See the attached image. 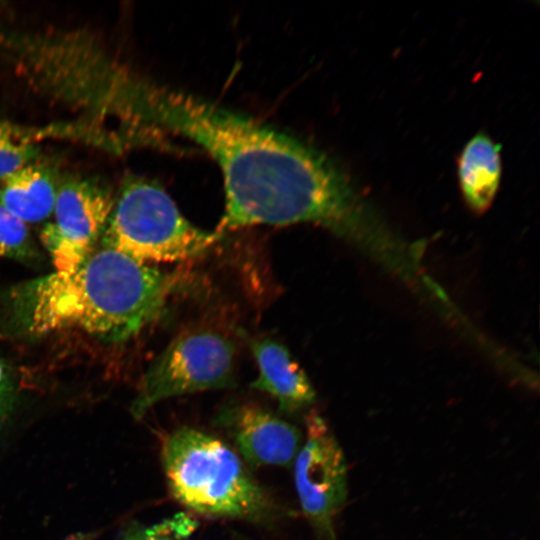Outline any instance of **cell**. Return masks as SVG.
Masks as SVG:
<instances>
[{
	"label": "cell",
	"mask_w": 540,
	"mask_h": 540,
	"mask_svg": "<svg viewBox=\"0 0 540 540\" xmlns=\"http://www.w3.org/2000/svg\"><path fill=\"white\" fill-rule=\"evenodd\" d=\"M124 121L187 138L221 170L225 209L216 233L254 225H319L350 244L375 209L326 154L276 128L188 92L133 74Z\"/></svg>",
	"instance_id": "obj_1"
},
{
	"label": "cell",
	"mask_w": 540,
	"mask_h": 540,
	"mask_svg": "<svg viewBox=\"0 0 540 540\" xmlns=\"http://www.w3.org/2000/svg\"><path fill=\"white\" fill-rule=\"evenodd\" d=\"M176 282L173 274L102 247L72 269L29 283L21 311L35 333L78 329L125 341L160 317Z\"/></svg>",
	"instance_id": "obj_2"
},
{
	"label": "cell",
	"mask_w": 540,
	"mask_h": 540,
	"mask_svg": "<svg viewBox=\"0 0 540 540\" xmlns=\"http://www.w3.org/2000/svg\"><path fill=\"white\" fill-rule=\"evenodd\" d=\"M161 458L172 496L195 513L259 524L279 515L238 453L214 435L179 427L163 440Z\"/></svg>",
	"instance_id": "obj_3"
},
{
	"label": "cell",
	"mask_w": 540,
	"mask_h": 540,
	"mask_svg": "<svg viewBox=\"0 0 540 540\" xmlns=\"http://www.w3.org/2000/svg\"><path fill=\"white\" fill-rule=\"evenodd\" d=\"M220 239L190 223L160 185L139 176L121 184L101 236L102 247L149 265L196 259Z\"/></svg>",
	"instance_id": "obj_4"
},
{
	"label": "cell",
	"mask_w": 540,
	"mask_h": 540,
	"mask_svg": "<svg viewBox=\"0 0 540 540\" xmlns=\"http://www.w3.org/2000/svg\"><path fill=\"white\" fill-rule=\"evenodd\" d=\"M235 384L233 342L220 332L194 329L177 336L150 364L131 413L140 419L160 401Z\"/></svg>",
	"instance_id": "obj_5"
},
{
	"label": "cell",
	"mask_w": 540,
	"mask_h": 540,
	"mask_svg": "<svg viewBox=\"0 0 540 540\" xmlns=\"http://www.w3.org/2000/svg\"><path fill=\"white\" fill-rule=\"evenodd\" d=\"M293 462L302 512L321 540H336L334 522L347 499L344 453L325 420L311 411Z\"/></svg>",
	"instance_id": "obj_6"
},
{
	"label": "cell",
	"mask_w": 540,
	"mask_h": 540,
	"mask_svg": "<svg viewBox=\"0 0 540 540\" xmlns=\"http://www.w3.org/2000/svg\"><path fill=\"white\" fill-rule=\"evenodd\" d=\"M113 204L112 192L99 179L61 176L53 220L40 233L57 270L72 269L94 252Z\"/></svg>",
	"instance_id": "obj_7"
},
{
	"label": "cell",
	"mask_w": 540,
	"mask_h": 540,
	"mask_svg": "<svg viewBox=\"0 0 540 540\" xmlns=\"http://www.w3.org/2000/svg\"><path fill=\"white\" fill-rule=\"evenodd\" d=\"M217 425L228 432L238 455L252 466H289L303 442L296 426L253 403L222 409Z\"/></svg>",
	"instance_id": "obj_8"
},
{
	"label": "cell",
	"mask_w": 540,
	"mask_h": 540,
	"mask_svg": "<svg viewBox=\"0 0 540 540\" xmlns=\"http://www.w3.org/2000/svg\"><path fill=\"white\" fill-rule=\"evenodd\" d=\"M258 375L251 387L278 401L279 409L293 413L315 401V390L289 350L276 340L261 338L251 342Z\"/></svg>",
	"instance_id": "obj_9"
},
{
	"label": "cell",
	"mask_w": 540,
	"mask_h": 540,
	"mask_svg": "<svg viewBox=\"0 0 540 540\" xmlns=\"http://www.w3.org/2000/svg\"><path fill=\"white\" fill-rule=\"evenodd\" d=\"M61 176L50 162L35 160L0 179V206L27 223L53 212Z\"/></svg>",
	"instance_id": "obj_10"
},
{
	"label": "cell",
	"mask_w": 540,
	"mask_h": 540,
	"mask_svg": "<svg viewBox=\"0 0 540 540\" xmlns=\"http://www.w3.org/2000/svg\"><path fill=\"white\" fill-rule=\"evenodd\" d=\"M501 146L486 134L471 138L458 160L462 195L473 211L485 212L492 204L501 180Z\"/></svg>",
	"instance_id": "obj_11"
},
{
	"label": "cell",
	"mask_w": 540,
	"mask_h": 540,
	"mask_svg": "<svg viewBox=\"0 0 540 540\" xmlns=\"http://www.w3.org/2000/svg\"><path fill=\"white\" fill-rule=\"evenodd\" d=\"M40 148L23 130L0 122V179L39 159Z\"/></svg>",
	"instance_id": "obj_12"
},
{
	"label": "cell",
	"mask_w": 540,
	"mask_h": 540,
	"mask_svg": "<svg viewBox=\"0 0 540 540\" xmlns=\"http://www.w3.org/2000/svg\"><path fill=\"white\" fill-rule=\"evenodd\" d=\"M36 256L27 224L0 206V257L30 261Z\"/></svg>",
	"instance_id": "obj_13"
},
{
	"label": "cell",
	"mask_w": 540,
	"mask_h": 540,
	"mask_svg": "<svg viewBox=\"0 0 540 540\" xmlns=\"http://www.w3.org/2000/svg\"><path fill=\"white\" fill-rule=\"evenodd\" d=\"M197 526L186 513H178L151 525L129 527L119 540H190Z\"/></svg>",
	"instance_id": "obj_14"
},
{
	"label": "cell",
	"mask_w": 540,
	"mask_h": 540,
	"mask_svg": "<svg viewBox=\"0 0 540 540\" xmlns=\"http://www.w3.org/2000/svg\"><path fill=\"white\" fill-rule=\"evenodd\" d=\"M15 400V385L9 369L0 360V426L10 414Z\"/></svg>",
	"instance_id": "obj_15"
},
{
	"label": "cell",
	"mask_w": 540,
	"mask_h": 540,
	"mask_svg": "<svg viewBox=\"0 0 540 540\" xmlns=\"http://www.w3.org/2000/svg\"><path fill=\"white\" fill-rule=\"evenodd\" d=\"M127 71H128V70H127ZM127 71H126V72H127ZM126 72H125V74H126ZM125 74H124V76H125ZM124 76H123V78H124ZM122 81H123V79H122ZM121 84H122V82H121ZM120 87H121V85H120ZM119 92H120V88H119ZM118 97H119V94H118ZM117 108H118V101H117ZM116 116H117V112H116Z\"/></svg>",
	"instance_id": "obj_16"
}]
</instances>
